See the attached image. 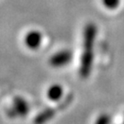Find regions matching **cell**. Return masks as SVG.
<instances>
[{
	"mask_svg": "<svg viewBox=\"0 0 124 124\" xmlns=\"http://www.w3.org/2000/svg\"><path fill=\"white\" fill-rule=\"evenodd\" d=\"M97 31V26L93 22H88L84 28L83 52L79 65V75L83 79H86L92 72L94 63V44Z\"/></svg>",
	"mask_w": 124,
	"mask_h": 124,
	"instance_id": "cell-1",
	"label": "cell"
},
{
	"mask_svg": "<svg viewBox=\"0 0 124 124\" xmlns=\"http://www.w3.org/2000/svg\"><path fill=\"white\" fill-rule=\"evenodd\" d=\"M73 59V53L69 50H62L55 53L49 59V63L51 66L58 68L67 65Z\"/></svg>",
	"mask_w": 124,
	"mask_h": 124,
	"instance_id": "cell-2",
	"label": "cell"
},
{
	"mask_svg": "<svg viewBox=\"0 0 124 124\" xmlns=\"http://www.w3.org/2000/svg\"><path fill=\"white\" fill-rule=\"evenodd\" d=\"M25 44L30 50L35 51L40 48L42 42V34L38 31H29L25 36Z\"/></svg>",
	"mask_w": 124,
	"mask_h": 124,
	"instance_id": "cell-3",
	"label": "cell"
},
{
	"mask_svg": "<svg viewBox=\"0 0 124 124\" xmlns=\"http://www.w3.org/2000/svg\"><path fill=\"white\" fill-rule=\"evenodd\" d=\"M13 108L15 115L19 117H26L30 112V106L25 98L22 97H15L13 99Z\"/></svg>",
	"mask_w": 124,
	"mask_h": 124,
	"instance_id": "cell-4",
	"label": "cell"
},
{
	"mask_svg": "<svg viewBox=\"0 0 124 124\" xmlns=\"http://www.w3.org/2000/svg\"><path fill=\"white\" fill-rule=\"evenodd\" d=\"M62 95H63V87L61 85H52L47 90V98H49L51 101H59L60 99H62Z\"/></svg>",
	"mask_w": 124,
	"mask_h": 124,
	"instance_id": "cell-5",
	"label": "cell"
},
{
	"mask_svg": "<svg viewBox=\"0 0 124 124\" xmlns=\"http://www.w3.org/2000/svg\"><path fill=\"white\" fill-rule=\"evenodd\" d=\"M56 114V109L55 108H47L41 111L40 114L35 117L34 119V123L35 124H45L48 122L50 120H52Z\"/></svg>",
	"mask_w": 124,
	"mask_h": 124,
	"instance_id": "cell-6",
	"label": "cell"
},
{
	"mask_svg": "<svg viewBox=\"0 0 124 124\" xmlns=\"http://www.w3.org/2000/svg\"><path fill=\"white\" fill-rule=\"evenodd\" d=\"M103 6L108 9H116L120 5V0H101Z\"/></svg>",
	"mask_w": 124,
	"mask_h": 124,
	"instance_id": "cell-7",
	"label": "cell"
},
{
	"mask_svg": "<svg viewBox=\"0 0 124 124\" xmlns=\"http://www.w3.org/2000/svg\"><path fill=\"white\" fill-rule=\"evenodd\" d=\"M94 124H110V116L108 114H101L96 119Z\"/></svg>",
	"mask_w": 124,
	"mask_h": 124,
	"instance_id": "cell-8",
	"label": "cell"
},
{
	"mask_svg": "<svg viewBox=\"0 0 124 124\" xmlns=\"http://www.w3.org/2000/svg\"><path fill=\"white\" fill-rule=\"evenodd\" d=\"M123 123H124V120H123Z\"/></svg>",
	"mask_w": 124,
	"mask_h": 124,
	"instance_id": "cell-9",
	"label": "cell"
}]
</instances>
